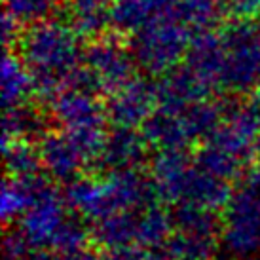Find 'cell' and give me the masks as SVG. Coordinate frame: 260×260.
I'll return each instance as SVG.
<instances>
[{
    "label": "cell",
    "mask_w": 260,
    "mask_h": 260,
    "mask_svg": "<svg viewBox=\"0 0 260 260\" xmlns=\"http://www.w3.org/2000/svg\"><path fill=\"white\" fill-rule=\"evenodd\" d=\"M184 67L211 89L222 87L226 69V48L222 37L215 35L213 30L194 35L184 57Z\"/></svg>",
    "instance_id": "obj_12"
},
{
    "label": "cell",
    "mask_w": 260,
    "mask_h": 260,
    "mask_svg": "<svg viewBox=\"0 0 260 260\" xmlns=\"http://www.w3.org/2000/svg\"><path fill=\"white\" fill-rule=\"evenodd\" d=\"M226 69L222 87L232 93L251 95L260 91V35L253 23L234 19L222 30Z\"/></svg>",
    "instance_id": "obj_5"
},
{
    "label": "cell",
    "mask_w": 260,
    "mask_h": 260,
    "mask_svg": "<svg viewBox=\"0 0 260 260\" xmlns=\"http://www.w3.org/2000/svg\"><path fill=\"white\" fill-rule=\"evenodd\" d=\"M220 239L234 256L260 253V167L247 169L224 209Z\"/></svg>",
    "instance_id": "obj_4"
},
{
    "label": "cell",
    "mask_w": 260,
    "mask_h": 260,
    "mask_svg": "<svg viewBox=\"0 0 260 260\" xmlns=\"http://www.w3.org/2000/svg\"><path fill=\"white\" fill-rule=\"evenodd\" d=\"M21 25L12 19L8 14L2 15V42L6 48H12V46H17L19 40H21Z\"/></svg>",
    "instance_id": "obj_34"
},
{
    "label": "cell",
    "mask_w": 260,
    "mask_h": 260,
    "mask_svg": "<svg viewBox=\"0 0 260 260\" xmlns=\"http://www.w3.org/2000/svg\"><path fill=\"white\" fill-rule=\"evenodd\" d=\"M17 55L32 74L35 95L51 105L67 87L69 76L82 67L84 50L69 23L48 19L27 27L17 44Z\"/></svg>",
    "instance_id": "obj_1"
},
{
    "label": "cell",
    "mask_w": 260,
    "mask_h": 260,
    "mask_svg": "<svg viewBox=\"0 0 260 260\" xmlns=\"http://www.w3.org/2000/svg\"><path fill=\"white\" fill-rule=\"evenodd\" d=\"M254 27H256V30H258V35H260V14L256 15V23H254Z\"/></svg>",
    "instance_id": "obj_38"
},
{
    "label": "cell",
    "mask_w": 260,
    "mask_h": 260,
    "mask_svg": "<svg viewBox=\"0 0 260 260\" xmlns=\"http://www.w3.org/2000/svg\"><path fill=\"white\" fill-rule=\"evenodd\" d=\"M182 123L188 131V137L192 143L207 141L224 122V105L215 101H200L192 105L181 114Z\"/></svg>",
    "instance_id": "obj_24"
},
{
    "label": "cell",
    "mask_w": 260,
    "mask_h": 260,
    "mask_svg": "<svg viewBox=\"0 0 260 260\" xmlns=\"http://www.w3.org/2000/svg\"><path fill=\"white\" fill-rule=\"evenodd\" d=\"M4 148V166L10 179H30L40 175L42 158L38 145L29 141H2Z\"/></svg>",
    "instance_id": "obj_25"
},
{
    "label": "cell",
    "mask_w": 260,
    "mask_h": 260,
    "mask_svg": "<svg viewBox=\"0 0 260 260\" xmlns=\"http://www.w3.org/2000/svg\"><path fill=\"white\" fill-rule=\"evenodd\" d=\"M254 158L258 161V167H260V141L256 143V148H254Z\"/></svg>",
    "instance_id": "obj_37"
},
{
    "label": "cell",
    "mask_w": 260,
    "mask_h": 260,
    "mask_svg": "<svg viewBox=\"0 0 260 260\" xmlns=\"http://www.w3.org/2000/svg\"><path fill=\"white\" fill-rule=\"evenodd\" d=\"M48 116L29 103L6 109L2 120V141H42L48 131Z\"/></svg>",
    "instance_id": "obj_18"
},
{
    "label": "cell",
    "mask_w": 260,
    "mask_h": 260,
    "mask_svg": "<svg viewBox=\"0 0 260 260\" xmlns=\"http://www.w3.org/2000/svg\"><path fill=\"white\" fill-rule=\"evenodd\" d=\"M141 133L146 139L148 146L156 150L186 148L192 143L182 123L181 114H171L164 110H156L141 127Z\"/></svg>",
    "instance_id": "obj_19"
},
{
    "label": "cell",
    "mask_w": 260,
    "mask_h": 260,
    "mask_svg": "<svg viewBox=\"0 0 260 260\" xmlns=\"http://www.w3.org/2000/svg\"><path fill=\"white\" fill-rule=\"evenodd\" d=\"M61 131L71 135L87 161H99L107 141V109L93 93L63 89L50 105Z\"/></svg>",
    "instance_id": "obj_2"
},
{
    "label": "cell",
    "mask_w": 260,
    "mask_h": 260,
    "mask_svg": "<svg viewBox=\"0 0 260 260\" xmlns=\"http://www.w3.org/2000/svg\"><path fill=\"white\" fill-rule=\"evenodd\" d=\"M0 82H2V101L6 109L25 105L27 97L35 93L32 74L17 53L8 51L4 55L0 69Z\"/></svg>",
    "instance_id": "obj_20"
},
{
    "label": "cell",
    "mask_w": 260,
    "mask_h": 260,
    "mask_svg": "<svg viewBox=\"0 0 260 260\" xmlns=\"http://www.w3.org/2000/svg\"><path fill=\"white\" fill-rule=\"evenodd\" d=\"M89 241H91V226H86L82 217H67L63 226L55 234L51 251L59 253L61 256H69L87 251Z\"/></svg>",
    "instance_id": "obj_29"
},
{
    "label": "cell",
    "mask_w": 260,
    "mask_h": 260,
    "mask_svg": "<svg viewBox=\"0 0 260 260\" xmlns=\"http://www.w3.org/2000/svg\"><path fill=\"white\" fill-rule=\"evenodd\" d=\"M59 260H97L89 251H82V253L76 254H69V256H61Z\"/></svg>",
    "instance_id": "obj_36"
},
{
    "label": "cell",
    "mask_w": 260,
    "mask_h": 260,
    "mask_svg": "<svg viewBox=\"0 0 260 260\" xmlns=\"http://www.w3.org/2000/svg\"><path fill=\"white\" fill-rule=\"evenodd\" d=\"M211 95V87L205 86L186 67H179L171 73L159 76L156 82V99L158 110L182 114L186 109Z\"/></svg>",
    "instance_id": "obj_11"
},
{
    "label": "cell",
    "mask_w": 260,
    "mask_h": 260,
    "mask_svg": "<svg viewBox=\"0 0 260 260\" xmlns=\"http://www.w3.org/2000/svg\"><path fill=\"white\" fill-rule=\"evenodd\" d=\"M50 177H44L42 173L30 179H10L8 177L2 184L0 192V215L4 222L19 220L25 215V211L30 207L38 194H42L50 186Z\"/></svg>",
    "instance_id": "obj_16"
},
{
    "label": "cell",
    "mask_w": 260,
    "mask_h": 260,
    "mask_svg": "<svg viewBox=\"0 0 260 260\" xmlns=\"http://www.w3.org/2000/svg\"><path fill=\"white\" fill-rule=\"evenodd\" d=\"M194 159L190 158L186 148H169V150H156L150 159V177L158 186L159 198L164 196L182 179Z\"/></svg>",
    "instance_id": "obj_21"
},
{
    "label": "cell",
    "mask_w": 260,
    "mask_h": 260,
    "mask_svg": "<svg viewBox=\"0 0 260 260\" xmlns=\"http://www.w3.org/2000/svg\"><path fill=\"white\" fill-rule=\"evenodd\" d=\"M146 156H148V143L141 131L114 127L107 135L99 164L103 169H107V173L141 171Z\"/></svg>",
    "instance_id": "obj_13"
},
{
    "label": "cell",
    "mask_w": 260,
    "mask_h": 260,
    "mask_svg": "<svg viewBox=\"0 0 260 260\" xmlns=\"http://www.w3.org/2000/svg\"><path fill=\"white\" fill-rule=\"evenodd\" d=\"M175 234L173 213L164 209L161 205H152L139 213L137 245L146 251L164 249Z\"/></svg>",
    "instance_id": "obj_22"
},
{
    "label": "cell",
    "mask_w": 260,
    "mask_h": 260,
    "mask_svg": "<svg viewBox=\"0 0 260 260\" xmlns=\"http://www.w3.org/2000/svg\"><path fill=\"white\" fill-rule=\"evenodd\" d=\"M67 205L55 186H50L38 196L25 215L19 218V230L27 238L32 249H51L55 234L67 220Z\"/></svg>",
    "instance_id": "obj_8"
},
{
    "label": "cell",
    "mask_w": 260,
    "mask_h": 260,
    "mask_svg": "<svg viewBox=\"0 0 260 260\" xmlns=\"http://www.w3.org/2000/svg\"><path fill=\"white\" fill-rule=\"evenodd\" d=\"M23 260H59V258H55L53 254L50 253V251H42V249H32L27 256Z\"/></svg>",
    "instance_id": "obj_35"
},
{
    "label": "cell",
    "mask_w": 260,
    "mask_h": 260,
    "mask_svg": "<svg viewBox=\"0 0 260 260\" xmlns=\"http://www.w3.org/2000/svg\"><path fill=\"white\" fill-rule=\"evenodd\" d=\"M30 251L32 247L23 236V232L19 228H8L4 234V241H2L4 260H23Z\"/></svg>",
    "instance_id": "obj_31"
},
{
    "label": "cell",
    "mask_w": 260,
    "mask_h": 260,
    "mask_svg": "<svg viewBox=\"0 0 260 260\" xmlns=\"http://www.w3.org/2000/svg\"><path fill=\"white\" fill-rule=\"evenodd\" d=\"M169 14L192 35H200L215 29L228 12L224 0H173Z\"/></svg>",
    "instance_id": "obj_17"
},
{
    "label": "cell",
    "mask_w": 260,
    "mask_h": 260,
    "mask_svg": "<svg viewBox=\"0 0 260 260\" xmlns=\"http://www.w3.org/2000/svg\"><path fill=\"white\" fill-rule=\"evenodd\" d=\"M232 194H234V188L230 186V182L205 173L194 164L164 200L175 205L194 203L205 209L218 211L226 209Z\"/></svg>",
    "instance_id": "obj_9"
},
{
    "label": "cell",
    "mask_w": 260,
    "mask_h": 260,
    "mask_svg": "<svg viewBox=\"0 0 260 260\" xmlns=\"http://www.w3.org/2000/svg\"><path fill=\"white\" fill-rule=\"evenodd\" d=\"M194 164L202 171L226 182L238 181L247 171L243 159L232 156V154L224 152L222 148L211 145V143H203V146L194 156Z\"/></svg>",
    "instance_id": "obj_26"
},
{
    "label": "cell",
    "mask_w": 260,
    "mask_h": 260,
    "mask_svg": "<svg viewBox=\"0 0 260 260\" xmlns=\"http://www.w3.org/2000/svg\"><path fill=\"white\" fill-rule=\"evenodd\" d=\"M107 118L114 127L137 129L158 110L156 82L146 78H133L129 84L109 95L105 103Z\"/></svg>",
    "instance_id": "obj_7"
},
{
    "label": "cell",
    "mask_w": 260,
    "mask_h": 260,
    "mask_svg": "<svg viewBox=\"0 0 260 260\" xmlns=\"http://www.w3.org/2000/svg\"><path fill=\"white\" fill-rule=\"evenodd\" d=\"M171 4L173 0H114L110 6V27L133 37L152 19L169 14Z\"/></svg>",
    "instance_id": "obj_14"
},
{
    "label": "cell",
    "mask_w": 260,
    "mask_h": 260,
    "mask_svg": "<svg viewBox=\"0 0 260 260\" xmlns=\"http://www.w3.org/2000/svg\"><path fill=\"white\" fill-rule=\"evenodd\" d=\"M38 150L42 158V169L51 181L71 182L78 179L87 164L84 152L65 131H50L42 141H38Z\"/></svg>",
    "instance_id": "obj_10"
},
{
    "label": "cell",
    "mask_w": 260,
    "mask_h": 260,
    "mask_svg": "<svg viewBox=\"0 0 260 260\" xmlns=\"http://www.w3.org/2000/svg\"><path fill=\"white\" fill-rule=\"evenodd\" d=\"M53 8L55 0H4V14L15 19L21 27H32L51 19Z\"/></svg>",
    "instance_id": "obj_30"
},
{
    "label": "cell",
    "mask_w": 260,
    "mask_h": 260,
    "mask_svg": "<svg viewBox=\"0 0 260 260\" xmlns=\"http://www.w3.org/2000/svg\"><path fill=\"white\" fill-rule=\"evenodd\" d=\"M226 12L234 15V19H249L251 15L260 14V0H224Z\"/></svg>",
    "instance_id": "obj_32"
},
{
    "label": "cell",
    "mask_w": 260,
    "mask_h": 260,
    "mask_svg": "<svg viewBox=\"0 0 260 260\" xmlns=\"http://www.w3.org/2000/svg\"><path fill=\"white\" fill-rule=\"evenodd\" d=\"M69 25L80 38L93 42L97 38L105 37V30L110 27V8L71 4Z\"/></svg>",
    "instance_id": "obj_28"
},
{
    "label": "cell",
    "mask_w": 260,
    "mask_h": 260,
    "mask_svg": "<svg viewBox=\"0 0 260 260\" xmlns=\"http://www.w3.org/2000/svg\"><path fill=\"white\" fill-rule=\"evenodd\" d=\"M101 260H154L152 251H146L139 245L123 247V249H116V251H109L105 253Z\"/></svg>",
    "instance_id": "obj_33"
},
{
    "label": "cell",
    "mask_w": 260,
    "mask_h": 260,
    "mask_svg": "<svg viewBox=\"0 0 260 260\" xmlns=\"http://www.w3.org/2000/svg\"><path fill=\"white\" fill-rule=\"evenodd\" d=\"M82 65L93 74L101 93L107 95H112L133 78H137V63L129 46H123L122 40L114 35H105L89 42L84 50Z\"/></svg>",
    "instance_id": "obj_6"
},
{
    "label": "cell",
    "mask_w": 260,
    "mask_h": 260,
    "mask_svg": "<svg viewBox=\"0 0 260 260\" xmlns=\"http://www.w3.org/2000/svg\"><path fill=\"white\" fill-rule=\"evenodd\" d=\"M171 213H173L175 232L209 236V238H218L222 232V220L217 211L205 209L194 203H181Z\"/></svg>",
    "instance_id": "obj_23"
},
{
    "label": "cell",
    "mask_w": 260,
    "mask_h": 260,
    "mask_svg": "<svg viewBox=\"0 0 260 260\" xmlns=\"http://www.w3.org/2000/svg\"><path fill=\"white\" fill-rule=\"evenodd\" d=\"M192 32L171 14L159 15L131 37L129 50L137 69L150 76H164L179 69L186 57Z\"/></svg>",
    "instance_id": "obj_3"
},
{
    "label": "cell",
    "mask_w": 260,
    "mask_h": 260,
    "mask_svg": "<svg viewBox=\"0 0 260 260\" xmlns=\"http://www.w3.org/2000/svg\"><path fill=\"white\" fill-rule=\"evenodd\" d=\"M139 213L137 211L114 213V215H109L93 222L91 224V241L97 247H101L105 253L137 245Z\"/></svg>",
    "instance_id": "obj_15"
},
{
    "label": "cell",
    "mask_w": 260,
    "mask_h": 260,
    "mask_svg": "<svg viewBox=\"0 0 260 260\" xmlns=\"http://www.w3.org/2000/svg\"><path fill=\"white\" fill-rule=\"evenodd\" d=\"M217 249V238L184 232H175L164 247L167 260H215Z\"/></svg>",
    "instance_id": "obj_27"
}]
</instances>
